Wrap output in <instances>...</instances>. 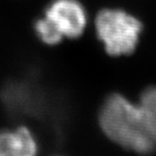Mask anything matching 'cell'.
<instances>
[{
  "label": "cell",
  "mask_w": 156,
  "mask_h": 156,
  "mask_svg": "<svg viewBox=\"0 0 156 156\" xmlns=\"http://www.w3.org/2000/svg\"><path fill=\"white\" fill-rule=\"evenodd\" d=\"M99 125L111 140L139 154L156 150V87H148L138 102L114 93L99 112Z\"/></svg>",
  "instance_id": "obj_1"
},
{
  "label": "cell",
  "mask_w": 156,
  "mask_h": 156,
  "mask_svg": "<svg viewBox=\"0 0 156 156\" xmlns=\"http://www.w3.org/2000/svg\"><path fill=\"white\" fill-rule=\"evenodd\" d=\"M94 30L108 55H131L138 47L143 32L141 20L121 8H104L94 18Z\"/></svg>",
  "instance_id": "obj_2"
},
{
  "label": "cell",
  "mask_w": 156,
  "mask_h": 156,
  "mask_svg": "<svg viewBox=\"0 0 156 156\" xmlns=\"http://www.w3.org/2000/svg\"><path fill=\"white\" fill-rule=\"evenodd\" d=\"M44 16L55 24L64 39L80 38L88 24V14L79 0H52Z\"/></svg>",
  "instance_id": "obj_3"
},
{
  "label": "cell",
  "mask_w": 156,
  "mask_h": 156,
  "mask_svg": "<svg viewBox=\"0 0 156 156\" xmlns=\"http://www.w3.org/2000/svg\"><path fill=\"white\" fill-rule=\"evenodd\" d=\"M35 33L42 43L48 46H55L64 40V37L51 20L46 16L39 18L35 23Z\"/></svg>",
  "instance_id": "obj_4"
},
{
  "label": "cell",
  "mask_w": 156,
  "mask_h": 156,
  "mask_svg": "<svg viewBox=\"0 0 156 156\" xmlns=\"http://www.w3.org/2000/svg\"><path fill=\"white\" fill-rule=\"evenodd\" d=\"M10 136V128L0 130V156H16Z\"/></svg>",
  "instance_id": "obj_5"
}]
</instances>
